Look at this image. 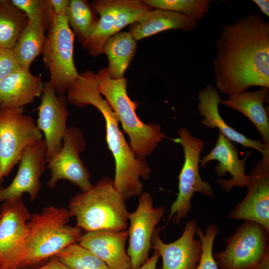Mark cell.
<instances>
[{"mask_svg": "<svg viewBox=\"0 0 269 269\" xmlns=\"http://www.w3.org/2000/svg\"><path fill=\"white\" fill-rule=\"evenodd\" d=\"M68 209L46 206L31 214L27 222L26 254L19 269L38 267L71 244L83 234L76 226L69 224Z\"/></svg>", "mask_w": 269, "mask_h": 269, "instance_id": "obj_4", "label": "cell"}, {"mask_svg": "<svg viewBox=\"0 0 269 269\" xmlns=\"http://www.w3.org/2000/svg\"><path fill=\"white\" fill-rule=\"evenodd\" d=\"M98 91L103 95L128 135L130 147L139 158L145 159L164 138L159 125L146 124L136 115V104L127 93V79L111 78L107 67L96 73Z\"/></svg>", "mask_w": 269, "mask_h": 269, "instance_id": "obj_5", "label": "cell"}, {"mask_svg": "<svg viewBox=\"0 0 269 269\" xmlns=\"http://www.w3.org/2000/svg\"><path fill=\"white\" fill-rule=\"evenodd\" d=\"M269 235L260 224L245 221L226 239L225 249L213 254L219 269H254L269 255Z\"/></svg>", "mask_w": 269, "mask_h": 269, "instance_id": "obj_9", "label": "cell"}, {"mask_svg": "<svg viewBox=\"0 0 269 269\" xmlns=\"http://www.w3.org/2000/svg\"><path fill=\"white\" fill-rule=\"evenodd\" d=\"M254 269H269V255H268L263 261Z\"/></svg>", "mask_w": 269, "mask_h": 269, "instance_id": "obj_37", "label": "cell"}, {"mask_svg": "<svg viewBox=\"0 0 269 269\" xmlns=\"http://www.w3.org/2000/svg\"><path fill=\"white\" fill-rule=\"evenodd\" d=\"M55 15H65L69 0H50Z\"/></svg>", "mask_w": 269, "mask_h": 269, "instance_id": "obj_34", "label": "cell"}, {"mask_svg": "<svg viewBox=\"0 0 269 269\" xmlns=\"http://www.w3.org/2000/svg\"><path fill=\"white\" fill-rule=\"evenodd\" d=\"M126 200L108 176L100 179L88 190L78 193L68 210L76 225L85 232L98 230H126L128 212Z\"/></svg>", "mask_w": 269, "mask_h": 269, "instance_id": "obj_3", "label": "cell"}, {"mask_svg": "<svg viewBox=\"0 0 269 269\" xmlns=\"http://www.w3.org/2000/svg\"><path fill=\"white\" fill-rule=\"evenodd\" d=\"M46 145L42 138L28 145L22 153L16 174L6 187H0V202L22 197L24 193L34 201L41 190L40 177L47 169Z\"/></svg>", "mask_w": 269, "mask_h": 269, "instance_id": "obj_15", "label": "cell"}, {"mask_svg": "<svg viewBox=\"0 0 269 269\" xmlns=\"http://www.w3.org/2000/svg\"><path fill=\"white\" fill-rule=\"evenodd\" d=\"M67 97L59 95L49 82L44 83L40 103L37 108L36 125L44 135L47 161L61 148L67 129L69 115Z\"/></svg>", "mask_w": 269, "mask_h": 269, "instance_id": "obj_16", "label": "cell"}, {"mask_svg": "<svg viewBox=\"0 0 269 269\" xmlns=\"http://www.w3.org/2000/svg\"><path fill=\"white\" fill-rule=\"evenodd\" d=\"M197 222L188 221L184 231L176 241L165 243L159 233L162 228H156L152 236L151 248L158 252L162 258L161 269H195L202 254L199 239H195L198 228Z\"/></svg>", "mask_w": 269, "mask_h": 269, "instance_id": "obj_17", "label": "cell"}, {"mask_svg": "<svg viewBox=\"0 0 269 269\" xmlns=\"http://www.w3.org/2000/svg\"><path fill=\"white\" fill-rule=\"evenodd\" d=\"M65 16L69 26L84 47L99 19L92 3L84 0H70Z\"/></svg>", "mask_w": 269, "mask_h": 269, "instance_id": "obj_26", "label": "cell"}, {"mask_svg": "<svg viewBox=\"0 0 269 269\" xmlns=\"http://www.w3.org/2000/svg\"><path fill=\"white\" fill-rule=\"evenodd\" d=\"M160 257L158 252L155 251L153 255L149 258L142 266L136 269H156V265Z\"/></svg>", "mask_w": 269, "mask_h": 269, "instance_id": "obj_35", "label": "cell"}, {"mask_svg": "<svg viewBox=\"0 0 269 269\" xmlns=\"http://www.w3.org/2000/svg\"><path fill=\"white\" fill-rule=\"evenodd\" d=\"M198 25L197 21L182 13L153 8L144 12L131 24L129 32L136 41L170 29L191 31Z\"/></svg>", "mask_w": 269, "mask_h": 269, "instance_id": "obj_22", "label": "cell"}, {"mask_svg": "<svg viewBox=\"0 0 269 269\" xmlns=\"http://www.w3.org/2000/svg\"><path fill=\"white\" fill-rule=\"evenodd\" d=\"M47 31L42 54L48 81L58 95H65L79 75L73 57L75 35L65 15H55Z\"/></svg>", "mask_w": 269, "mask_h": 269, "instance_id": "obj_7", "label": "cell"}, {"mask_svg": "<svg viewBox=\"0 0 269 269\" xmlns=\"http://www.w3.org/2000/svg\"><path fill=\"white\" fill-rule=\"evenodd\" d=\"M198 110L204 118L201 123L212 128H217L220 134L231 141L244 147L253 148L261 153L263 156L269 155V145L260 140H254L237 132L224 121L219 112V104L221 100L216 87L208 85L198 93Z\"/></svg>", "mask_w": 269, "mask_h": 269, "instance_id": "obj_20", "label": "cell"}, {"mask_svg": "<svg viewBox=\"0 0 269 269\" xmlns=\"http://www.w3.org/2000/svg\"><path fill=\"white\" fill-rule=\"evenodd\" d=\"M219 229L215 224L207 226L204 233L198 227L196 235L202 244V254L195 269H219L213 253V244Z\"/></svg>", "mask_w": 269, "mask_h": 269, "instance_id": "obj_31", "label": "cell"}, {"mask_svg": "<svg viewBox=\"0 0 269 269\" xmlns=\"http://www.w3.org/2000/svg\"></svg>", "mask_w": 269, "mask_h": 269, "instance_id": "obj_40", "label": "cell"}, {"mask_svg": "<svg viewBox=\"0 0 269 269\" xmlns=\"http://www.w3.org/2000/svg\"><path fill=\"white\" fill-rule=\"evenodd\" d=\"M91 3L99 17L84 48L93 57L103 53L111 37L153 9L145 0H95Z\"/></svg>", "mask_w": 269, "mask_h": 269, "instance_id": "obj_10", "label": "cell"}, {"mask_svg": "<svg viewBox=\"0 0 269 269\" xmlns=\"http://www.w3.org/2000/svg\"><path fill=\"white\" fill-rule=\"evenodd\" d=\"M248 176L247 193L228 218L256 222L269 233V155L256 163Z\"/></svg>", "mask_w": 269, "mask_h": 269, "instance_id": "obj_14", "label": "cell"}, {"mask_svg": "<svg viewBox=\"0 0 269 269\" xmlns=\"http://www.w3.org/2000/svg\"><path fill=\"white\" fill-rule=\"evenodd\" d=\"M261 11L267 16H269V1L268 0H253Z\"/></svg>", "mask_w": 269, "mask_h": 269, "instance_id": "obj_36", "label": "cell"}, {"mask_svg": "<svg viewBox=\"0 0 269 269\" xmlns=\"http://www.w3.org/2000/svg\"><path fill=\"white\" fill-rule=\"evenodd\" d=\"M136 41L129 31H122L111 37L103 49L108 57L107 67L111 78H124V73L135 55Z\"/></svg>", "mask_w": 269, "mask_h": 269, "instance_id": "obj_25", "label": "cell"}, {"mask_svg": "<svg viewBox=\"0 0 269 269\" xmlns=\"http://www.w3.org/2000/svg\"><path fill=\"white\" fill-rule=\"evenodd\" d=\"M128 230H98L85 232L78 243L102 260L109 269H131L125 249Z\"/></svg>", "mask_w": 269, "mask_h": 269, "instance_id": "obj_19", "label": "cell"}, {"mask_svg": "<svg viewBox=\"0 0 269 269\" xmlns=\"http://www.w3.org/2000/svg\"><path fill=\"white\" fill-rule=\"evenodd\" d=\"M0 108H1V107H0Z\"/></svg>", "mask_w": 269, "mask_h": 269, "instance_id": "obj_38", "label": "cell"}, {"mask_svg": "<svg viewBox=\"0 0 269 269\" xmlns=\"http://www.w3.org/2000/svg\"><path fill=\"white\" fill-rule=\"evenodd\" d=\"M43 86L40 77L21 68L0 80V106L24 107L41 95Z\"/></svg>", "mask_w": 269, "mask_h": 269, "instance_id": "obj_21", "label": "cell"}, {"mask_svg": "<svg viewBox=\"0 0 269 269\" xmlns=\"http://www.w3.org/2000/svg\"><path fill=\"white\" fill-rule=\"evenodd\" d=\"M178 137L171 138L180 144L183 149L184 162L178 176V192L172 202L167 223L172 220L179 224L191 209V200L194 193L198 192L211 198L215 194L210 184L202 179L199 173L200 154L204 142L192 135L191 133L181 127L177 131Z\"/></svg>", "mask_w": 269, "mask_h": 269, "instance_id": "obj_6", "label": "cell"}, {"mask_svg": "<svg viewBox=\"0 0 269 269\" xmlns=\"http://www.w3.org/2000/svg\"><path fill=\"white\" fill-rule=\"evenodd\" d=\"M216 87L228 97L251 86L269 88V22L248 14L223 26L216 42Z\"/></svg>", "mask_w": 269, "mask_h": 269, "instance_id": "obj_1", "label": "cell"}, {"mask_svg": "<svg viewBox=\"0 0 269 269\" xmlns=\"http://www.w3.org/2000/svg\"><path fill=\"white\" fill-rule=\"evenodd\" d=\"M23 269H72L55 256L52 257L43 265L38 267Z\"/></svg>", "mask_w": 269, "mask_h": 269, "instance_id": "obj_33", "label": "cell"}, {"mask_svg": "<svg viewBox=\"0 0 269 269\" xmlns=\"http://www.w3.org/2000/svg\"></svg>", "mask_w": 269, "mask_h": 269, "instance_id": "obj_39", "label": "cell"}, {"mask_svg": "<svg viewBox=\"0 0 269 269\" xmlns=\"http://www.w3.org/2000/svg\"><path fill=\"white\" fill-rule=\"evenodd\" d=\"M164 212L163 206L154 208L151 194L143 192L139 196L136 210L129 212L130 225L128 230L127 252L130 259L131 269L140 267L148 259L153 234Z\"/></svg>", "mask_w": 269, "mask_h": 269, "instance_id": "obj_13", "label": "cell"}, {"mask_svg": "<svg viewBox=\"0 0 269 269\" xmlns=\"http://www.w3.org/2000/svg\"><path fill=\"white\" fill-rule=\"evenodd\" d=\"M251 154V151H248L245 157L240 159L237 148L231 141L219 133L214 148L200 159V166L204 167L210 161L217 160L219 163L214 168L215 173L223 177L229 172L231 178L227 180L218 179L217 183L224 191L229 192L234 187L242 188L248 185L249 176L245 173V163Z\"/></svg>", "mask_w": 269, "mask_h": 269, "instance_id": "obj_18", "label": "cell"}, {"mask_svg": "<svg viewBox=\"0 0 269 269\" xmlns=\"http://www.w3.org/2000/svg\"><path fill=\"white\" fill-rule=\"evenodd\" d=\"M25 13L8 0L0 1V48L13 49L26 26Z\"/></svg>", "mask_w": 269, "mask_h": 269, "instance_id": "obj_27", "label": "cell"}, {"mask_svg": "<svg viewBox=\"0 0 269 269\" xmlns=\"http://www.w3.org/2000/svg\"><path fill=\"white\" fill-rule=\"evenodd\" d=\"M20 68L12 49L0 48V80Z\"/></svg>", "mask_w": 269, "mask_h": 269, "instance_id": "obj_32", "label": "cell"}, {"mask_svg": "<svg viewBox=\"0 0 269 269\" xmlns=\"http://www.w3.org/2000/svg\"><path fill=\"white\" fill-rule=\"evenodd\" d=\"M10 1L25 13L28 20L40 19L45 23L48 29L50 27L55 16L50 0H10Z\"/></svg>", "mask_w": 269, "mask_h": 269, "instance_id": "obj_30", "label": "cell"}, {"mask_svg": "<svg viewBox=\"0 0 269 269\" xmlns=\"http://www.w3.org/2000/svg\"><path fill=\"white\" fill-rule=\"evenodd\" d=\"M48 28L41 20H28V22L20 34L13 49L15 59L22 68L30 71L33 60L42 54Z\"/></svg>", "mask_w": 269, "mask_h": 269, "instance_id": "obj_24", "label": "cell"}, {"mask_svg": "<svg viewBox=\"0 0 269 269\" xmlns=\"http://www.w3.org/2000/svg\"><path fill=\"white\" fill-rule=\"evenodd\" d=\"M83 132L76 127L67 128L60 149L47 160V169L50 170L47 185L53 188L60 180H67L78 187L81 192L93 185L91 174L81 160L80 154L85 148Z\"/></svg>", "mask_w": 269, "mask_h": 269, "instance_id": "obj_12", "label": "cell"}, {"mask_svg": "<svg viewBox=\"0 0 269 269\" xmlns=\"http://www.w3.org/2000/svg\"><path fill=\"white\" fill-rule=\"evenodd\" d=\"M68 102L79 108L92 105L105 121L106 140L115 162L113 183L125 200L142 192L140 178L147 180L151 170L145 159L137 157L119 126L118 120L98 91L96 74L88 70L79 74L67 92Z\"/></svg>", "mask_w": 269, "mask_h": 269, "instance_id": "obj_2", "label": "cell"}, {"mask_svg": "<svg viewBox=\"0 0 269 269\" xmlns=\"http://www.w3.org/2000/svg\"><path fill=\"white\" fill-rule=\"evenodd\" d=\"M24 107L0 110V187L29 145L43 138L31 116L24 114Z\"/></svg>", "mask_w": 269, "mask_h": 269, "instance_id": "obj_8", "label": "cell"}, {"mask_svg": "<svg viewBox=\"0 0 269 269\" xmlns=\"http://www.w3.org/2000/svg\"><path fill=\"white\" fill-rule=\"evenodd\" d=\"M55 257L72 269H109L102 260L78 242L70 245Z\"/></svg>", "mask_w": 269, "mask_h": 269, "instance_id": "obj_28", "label": "cell"}, {"mask_svg": "<svg viewBox=\"0 0 269 269\" xmlns=\"http://www.w3.org/2000/svg\"><path fill=\"white\" fill-rule=\"evenodd\" d=\"M153 8L182 13L198 22L209 11L210 0H145Z\"/></svg>", "mask_w": 269, "mask_h": 269, "instance_id": "obj_29", "label": "cell"}, {"mask_svg": "<svg viewBox=\"0 0 269 269\" xmlns=\"http://www.w3.org/2000/svg\"><path fill=\"white\" fill-rule=\"evenodd\" d=\"M269 88L261 87L254 92L245 91L221 100L220 103L245 115L260 133L263 143L269 145V119L265 103H268Z\"/></svg>", "mask_w": 269, "mask_h": 269, "instance_id": "obj_23", "label": "cell"}, {"mask_svg": "<svg viewBox=\"0 0 269 269\" xmlns=\"http://www.w3.org/2000/svg\"><path fill=\"white\" fill-rule=\"evenodd\" d=\"M0 215V269H19L26 254L31 214L19 197L2 202Z\"/></svg>", "mask_w": 269, "mask_h": 269, "instance_id": "obj_11", "label": "cell"}]
</instances>
